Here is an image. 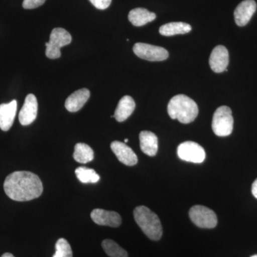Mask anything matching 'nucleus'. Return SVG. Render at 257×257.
I'll return each instance as SVG.
<instances>
[{"label": "nucleus", "instance_id": "1", "mask_svg": "<svg viewBox=\"0 0 257 257\" xmlns=\"http://www.w3.org/2000/svg\"><path fill=\"white\" fill-rule=\"evenodd\" d=\"M4 190L13 200L28 202L41 196L43 185L40 177L35 174L27 171H17L5 179Z\"/></svg>", "mask_w": 257, "mask_h": 257}, {"label": "nucleus", "instance_id": "2", "mask_svg": "<svg viewBox=\"0 0 257 257\" xmlns=\"http://www.w3.org/2000/svg\"><path fill=\"white\" fill-rule=\"evenodd\" d=\"M167 111L172 119H177L183 124L192 122L199 113L197 103L184 94L172 97L167 106Z\"/></svg>", "mask_w": 257, "mask_h": 257}, {"label": "nucleus", "instance_id": "3", "mask_svg": "<svg viewBox=\"0 0 257 257\" xmlns=\"http://www.w3.org/2000/svg\"><path fill=\"white\" fill-rule=\"evenodd\" d=\"M134 217L142 231L153 241L161 239L163 233L158 216L145 206H140L134 210Z\"/></svg>", "mask_w": 257, "mask_h": 257}, {"label": "nucleus", "instance_id": "4", "mask_svg": "<svg viewBox=\"0 0 257 257\" xmlns=\"http://www.w3.org/2000/svg\"><path fill=\"white\" fill-rule=\"evenodd\" d=\"M211 126L216 136L226 137L231 135L234 126V119L229 106H221L216 109L213 116Z\"/></svg>", "mask_w": 257, "mask_h": 257}, {"label": "nucleus", "instance_id": "5", "mask_svg": "<svg viewBox=\"0 0 257 257\" xmlns=\"http://www.w3.org/2000/svg\"><path fill=\"white\" fill-rule=\"evenodd\" d=\"M72 42V36L63 28H55L50 34V41L45 43L46 56L55 60L61 57L60 49Z\"/></svg>", "mask_w": 257, "mask_h": 257}, {"label": "nucleus", "instance_id": "6", "mask_svg": "<svg viewBox=\"0 0 257 257\" xmlns=\"http://www.w3.org/2000/svg\"><path fill=\"white\" fill-rule=\"evenodd\" d=\"M191 220L198 227L212 229L217 224V216L214 211L202 205H196L189 210Z\"/></svg>", "mask_w": 257, "mask_h": 257}, {"label": "nucleus", "instance_id": "7", "mask_svg": "<svg viewBox=\"0 0 257 257\" xmlns=\"http://www.w3.org/2000/svg\"><path fill=\"white\" fill-rule=\"evenodd\" d=\"M133 51L135 55L143 60L159 62L167 60L169 53L163 47L155 46L145 43H137L134 45Z\"/></svg>", "mask_w": 257, "mask_h": 257}, {"label": "nucleus", "instance_id": "8", "mask_svg": "<svg viewBox=\"0 0 257 257\" xmlns=\"http://www.w3.org/2000/svg\"><path fill=\"white\" fill-rule=\"evenodd\" d=\"M177 155L182 160L192 163H202L205 160L206 153L204 149L194 142H185L179 145Z\"/></svg>", "mask_w": 257, "mask_h": 257}, {"label": "nucleus", "instance_id": "9", "mask_svg": "<svg viewBox=\"0 0 257 257\" xmlns=\"http://www.w3.org/2000/svg\"><path fill=\"white\" fill-rule=\"evenodd\" d=\"M37 111L38 102L36 96L32 94H28L25 98V103L19 114L20 124L23 126L31 124L36 119Z\"/></svg>", "mask_w": 257, "mask_h": 257}, {"label": "nucleus", "instance_id": "10", "mask_svg": "<svg viewBox=\"0 0 257 257\" xmlns=\"http://www.w3.org/2000/svg\"><path fill=\"white\" fill-rule=\"evenodd\" d=\"M229 52L226 47L222 45L216 46L211 52L209 58V65L213 72L221 73L227 69L229 64Z\"/></svg>", "mask_w": 257, "mask_h": 257}, {"label": "nucleus", "instance_id": "11", "mask_svg": "<svg viewBox=\"0 0 257 257\" xmlns=\"http://www.w3.org/2000/svg\"><path fill=\"white\" fill-rule=\"evenodd\" d=\"M256 10L254 0H243L234 10L235 23L239 27L247 25Z\"/></svg>", "mask_w": 257, "mask_h": 257}, {"label": "nucleus", "instance_id": "12", "mask_svg": "<svg viewBox=\"0 0 257 257\" xmlns=\"http://www.w3.org/2000/svg\"><path fill=\"white\" fill-rule=\"evenodd\" d=\"M91 218L95 224L101 226L118 227L121 224V218L118 213L101 209H94L91 213Z\"/></svg>", "mask_w": 257, "mask_h": 257}, {"label": "nucleus", "instance_id": "13", "mask_svg": "<svg viewBox=\"0 0 257 257\" xmlns=\"http://www.w3.org/2000/svg\"><path fill=\"white\" fill-rule=\"evenodd\" d=\"M111 149L119 162L124 165L135 166L138 164V156L126 144L114 141L111 144Z\"/></svg>", "mask_w": 257, "mask_h": 257}, {"label": "nucleus", "instance_id": "14", "mask_svg": "<svg viewBox=\"0 0 257 257\" xmlns=\"http://www.w3.org/2000/svg\"><path fill=\"white\" fill-rule=\"evenodd\" d=\"M18 110L16 100L10 101L8 104H0V128L7 132L13 126Z\"/></svg>", "mask_w": 257, "mask_h": 257}, {"label": "nucleus", "instance_id": "15", "mask_svg": "<svg viewBox=\"0 0 257 257\" xmlns=\"http://www.w3.org/2000/svg\"><path fill=\"white\" fill-rule=\"evenodd\" d=\"M90 96V92L87 89H81L72 93L65 101V108L70 112L80 110Z\"/></svg>", "mask_w": 257, "mask_h": 257}, {"label": "nucleus", "instance_id": "16", "mask_svg": "<svg viewBox=\"0 0 257 257\" xmlns=\"http://www.w3.org/2000/svg\"><path fill=\"white\" fill-rule=\"evenodd\" d=\"M140 147L142 151L150 157H154L158 151V138L150 131H143L140 134Z\"/></svg>", "mask_w": 257, "mask_h": 257}, {"label": "nucleus", "instance_id": "17", "mask_svg": "<svg viewBox=\"0 0 257 257\" xmlns=\"http://www.w3.org/2000/svg\"><path fill=\"white\" fill-rule=\"evenodd\" d=\"M135 101L130 96H124L118 103L117 107L114 112V118L116 121L121 122L127 119L135 110Z\"/></svg>", "mask_w": 257, "mask_h": 257}, {"label": "nucleus", "instance_id": "18", "mask_svg": "<svg viewBox=\"0 0 257 257\" xmlns=\"http://www.w3.org/2000/svg\"><path fill=\"white\" fill-rule=\"evenodd\" d=\"M128 18L134 26L141 27L155 20L156 15L145 8H136L130 12Z\"/></svg>", "mask_w": 257, "mask_h": 257}, {"label": "nucleus", "instance_id": "19", "mask_svg": "<svg viewBox=\"0 0 257 257\" xmlns=\"http://www.w3.org/2000/svg\"><path fill=\"white\" fill-rule=\"evenodd\" d=\"M192 30V27L189 24L177 22L166 24L160 27V33L163 36H174L177 35H184Z\"/></svg>", "mask_w": 257, "mask_h": 257}, {"label": "nucleus", "instance_id": "20", "mask_svg": "<svg viewBox=\"0 0 257 257\" xmlns=\"http://www.w3.org/2000/svg\"><path fill=\"white\" fill-rule=\"evenodd\" d=\"M73 157L79 163H88L94 159V151L89 145L78 143L74 147Z\"/></svg>", "mask_w": 257, "mask_h": 257}, {"label": "nucleus", "instance_id": "21", "mask_svg": "<svg viewBox=\"0 0 257 257\" xmlns=\"http://www.w3.org/2000/svg\"><path fill=\"white\" fill-rule=\"evenodd\" d=\"M75 174L77 179L84 184L96 183L100 179L99 175L96 173L95 170L87 167H78L76 169Z\"/></svg>", "mask_w": 257, "mask_h": 257}, {"label": "nucleus", "instance_id": "22", "mask_svg": "<svg viewBox=\"0 0 257 257\" xmlns=\"http://www.w3.org/2000/svg\"><path fill=\"white\" fill-rule=\"evenodd\" d=\"M106 254L110 257H128L126 251L111 239H105L101 243Z\"/></svg>", "mask_w": 257, "mask_h": 257}, {"label": "nucleus", "instance_id": "23", "mask_svg": "<svg viewBox=\"0 0 257 257\" xmlns=\"http://www.w3.org/2000/svg\"><path fill=\"white\" fill-rule=\"evenodd\" d=\"M56 251L52 257H72V250L68 241L63 238L58 239L55 245Z\"/></svg>", "mask_w": 257, "mask_h": 257}, {"label": "nucleus", "instance_id": "24", "mask_svg": "<svg viewBox=\"0 0 257 257\" xmlns=\"http://www.w3.org/2000/svg\"><path fill=\"white\" fill-rule=\"evenodd\" d=\"M46 0H24L23 7L25 9H35L42 6Z\"/></svg>", "mask_w": 257, "mask_h": 257}, {"label": "nucleus", "instance_id": "25", "mask_svg": "<svg viewBox=\"0 0 257 257\" xmlns=\"http://www.w3.org/2000/svg\"><path fill=\"white\" fill-rule=\"evenodd\" d=\"M96 8L99 10H106L111 5V0H89Z\"/></svg>", "mask_w": 257, "mask_h": 257}, {"label": "nucleus", "instance_id": "26", "mask_svg": "<svg viewBox=\"0 0 257 257\" xmlns=\"http://www.w3.org/2000/svg\"><path fill=\"white\" fill-rule=\"evenodd\" d=\"M251 192H252L253 197L257 199V179L253 182L252 187H251Z\"/></svg>", "mask_w": 257, "mask_h": 257}, {"label": "nucleus", "instance_id": "27", "mask_svg": "<svg viewBox=\"0 0 257 257\" xmlns=\"http://www.w3.org/2000/svg\"><path fill=\"white\" fill-rule=\"evenodd\" d=\"M1 257H15L11 253H5Z\"/></svg>", "mask_w": 257, "mask_h": 257}, {"label": "nucleus", "instance_id": "28", "mask_svg": "<svg viewBox=\"0 0 257 257\" xmlns=\"http://www.w3.org/2000/svg\"><path fill=\"white\" fill-rule=\"evenodd\" d=\"M127 142H128V139H125V140H124V143H127Z\"/></svg>", "mask_w": 257, "mask_h": 257}, {"label": "nucleus", "instance_id": "29", "mask_svg": "<svg viewBox=\"0 0 257 257\" xmlns=\"http://www.w3.org/2000/svg\"><path fill=\"white\" fill-rule=\"evenodd\" d=\"M251 257H257V254L256 255H253V256H252Z\"/></svg>", "mask_w": 257, "mask_h": 257}]
</instances>
